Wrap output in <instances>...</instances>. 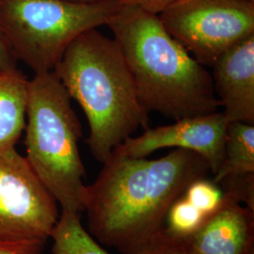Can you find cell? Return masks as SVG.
Masks as SVG:
<instances>
[{"label":"cell","mask_w":254,"mask_h":254,"mask_svg":"<svg viewBox=\"0 0 254 254\" xmlns=\"http://www.w3.org/2000/svg\"><path fill=\"white\" fill-rule=\"evenodd\" d=\"M209 173L207 162L189 150L174 149L158 159L113 150L96 180L85 189L90 235L122 254H143L163 230L174 200Z\"/></svg>","instance_id":"1"},{"label":"cell","mask_w":254,"mask_h":254,"mask_svg":"<svg viewBox=\"0 0 254 254\" xmlns=\"http://www.w3.org/2000/svg\"><path fill=\"white\" fill-rule=\"evenodd\" d=\"M107 26L148 112L176 121L218 111L211 73L167 31L158 15L121 5Z\"/></svg>","instance_id":"2"},{"label":"cell","mask_w":254,"mask_h":254,"mask_svg":"<svg viewBox=\"0 0 254 254\" xmlns=\"http://www.w3.org/2000/svg\"><path fill=\"white\" fill-rule=\"evenodd\" d=\"M53 72L84 111L90 127L87 143L98 162L138 128H148L149 112L118 44L97 28L76 37Z\"/></svg>","instance_id":"3"},{"label":"cell","mask_w":254,"mask_h":254,"mask_svg":"<svg viewBox=\"0 0 254 254\" xmlns=\"http://www.w3.org/2000/svg\"><path fill=\"white\" fill-rule=\"evenodd\" d=\"M25 131V157L32 171L62 211L81 215L86 189L78 149L81 124L53 71L35 73L28 81Z\"/></svg>","instance_id":"4"},{"label":"cell","mask_w":254,"mask_h":254,"mask_svg":"<svg viewBox=\"0 0 254 254\" xmlns=\"http://www.w3.org/2000/svg\"><path fill=\"white\" fill-rule=\"evenodd\" d=\"M119 0H0V32L15 59L35 73L52 72L83 32L107 26Z\"/></svg>","instance_id":"5"},{"label":"cell","mask_w":254,"mask_h":254,"mask_svg":"<svg viewBox=\"0 0 254 254\" xmlns=\"http://www.w3.org/2000/svg\"><path fill=\"white\" fill-rule=\"evenodd\" d=\"M158 16L203 66L212 67L229 49L254 35V3L244 0H179Z\"/></svg>","instance_id":"6"},{"label":"cell","mask_w":254,"mask_h":254,"mask_svg":"<svg viewBox=\"0 0 254 254\" xmlns=\"http://www.w3.org/2000/svg\"><path fill=\"white\" fill-rule=\"evenodd\" d=\"M59 218L57 200L26 157H0V242L46 243Z\"/></svg>","instance_id":"7"},{"label":"cell","mask_w":254,"mask_h":254,"mask_svg":"<svg viewBox=\"0 0 254 254\" xmlns=\"http://www.w3.org/2000/svg\"><path fill=\"white\" fill-rule=\"evenodd\" d=\"M228 120L223 112L176 120L173 125L147 128L140 136H129L116 149L129 157L142 158L164 148L184 149L200 155L214 175L224 158Z\"/></svg>","instance_id":"8"},{"label":"cell","mask_w":254,"mask_h":254,"mask_svg":"<svg viewBox=\"0 0 254 254\" xmlns=\"http://www.w3.org/2000/svg\"><path fill=\"white\" fill-rule=\"evenodd\" d=\"M212 69L215 93L228 122L254 125V35L229 49Z\"/></svg>","instance_id":"9"},{"label":"cell","mask_w":254,"mask_h":254,"mask_svg":"<svg viewBox=\"0 0 254 254\" xmlns=\"http://www.w3.org/2000/svg\"><path fill=\"white\" fill-rule=\"evenodd\" d=\"M180 240L192 254H254V210L224 193L222 206Z\"/></svg>","instance_id":"10"},{"label":"cell","mask_w":254,"mask_h":254,"mask_svg":"<svg viewBox=\"0 0 254 254\" xmlns=\"http://www.w3.org/2000/svg\"><path fill=\"white\" fill-rule=\"evenodd\" d=\"M28 81L17 68L0 71V157L16 151L25 130Z\"/></svg>","instance_id":"11"},{"label":"cell","mask_w":254,"mask_h":254,"mask_svg":"<svg viewBox=\"0 0 254 254\" xmlns=\"http://www.w3.org/2000/svg\"><path fill=\"white\" fill-rule=\"evenodd\" d=\"M254 173V125L228 123L223 162L214 175L218 184L223 178Z\"/></svg>","instance_id":"12"},{"label":"cell","mask_w":254,"mask_h":254,"mask_svg":"<svg viewBox=\"0 0 254 254\" xmlns=\"http://www.w3.org/2000/svg\"><path fill=\"white\" fill-rule=\"evenodd\" d=\"M50 237L53 254H110L83 228L79 214L62 211Z\"/></svg>","instance_id":"13"},{"label":"cell","mask_w":254,"mask_h":254,"mask_svg":"<svg viewBox=\"0 0 254 254\" xmlns=\"http://www.w3.org/2000/svg\"><path fill=\"white\" fill-rule=\"evenodd\" d=\"M209 218L182 194L168 211L164 232L173 238L185 239L198 231Z\"/></svg>","instance_id":"14"},{"label":"cell","mask_w":254,"mask_h":254,"mask_svg":"<svg viewBox=\"0 0 254 254\" xmlns=\"http://www.w3.org/2000/svg\"><path fill=\"white\" fill-rule=\"evenodd\" d=\"M183 196L200 212L211 217L224 202V193L219 185L206 177L192 182Z\"/></svg>","instance_id":"15"},{"label":"cell","mask_w":254,"mask_h":254,"mask_svg":"<svg viewBox=\"0 0 254 254\" xmlns=\"http://www.w3.org/2000/svg\"><path fill=\"white\" fill-rule=\"evenodd\" d=\"M218 185L228 196L254 210V173L225 177Z\"/></svg>","instance_id":"16"},{"label":"cell","mask_w":254,"mask_h":254,"mask_svg":"<svg viewBox=\"0 0 254 254\" xmlns=\"http://www.w3.org/2000/svg\"><path fill=\"white\" fill-rule=\"evenodd\" d=\"M142 254H192L180 239L168 236L164 229L154 237Z\"/></svg>","instance_id":"17"},{"label":"cell","mask_w":254,"mask_h":254,"mask_svg":"<svg viewBox=\"0 0 254 254\" xmlns=\"http://www.w3.org/2000/svg\"><path fill=\"white\" fill-rule=\"evenodd\" d=\"M177 1L179 0H119L121 5L139 8L156 15H159Z\"/></svg>","instance_id":"18"},{"label":"cell","mask_w":254,"mask_h":254,"mask_svg":"<svg viewBox=\"0 0 254 254\" xmlns=\"http://www.w3.org/2000/svg\"><path fill=\"white\" fill-rule=\"evenodd\" d=\"M46 243L0 242V254H42Z\"/></svg>","instance_id":"19"},{"label":"cell","mask_w":254,"mask_h":254,"mask_svg":"<svg viewBox=\"0 0 254 254\" xmlns=\"http://www.w3.org/2000/svg\"><path fill=\"white\" fill-rule=\"evenodd\" d=\"M17 60L12 54L6 39L0 32V71L17 68Z\"/></svg>","instance_id":"20"},{"label":"cell","mask_w":254,"mask_h":254,"mask_svg":"<svg viewBox=\"0 0 254 254\" xmlns=\"http://www.w3.org/2000/svg\"><path fill=\"white\" fill-rule=\"evenodd\" d=\"M69 1L78 2V3H91V2H96V1H99V0H69Z\"/></svg>","instance_id":"21"},{"label":"cell","mask_w":254,"mask_h":254,"mask_svg":"<svg viewBox=\"0 0 254 254\" xmlns=\"http://www.w3.org/2000/svg\"><path fill=\"white\" fill-rule=\"evenodd\" d=\"M244 1H249V2H254V0H244Z\"/></svg>","instance_id":"22"}]
</instances>
